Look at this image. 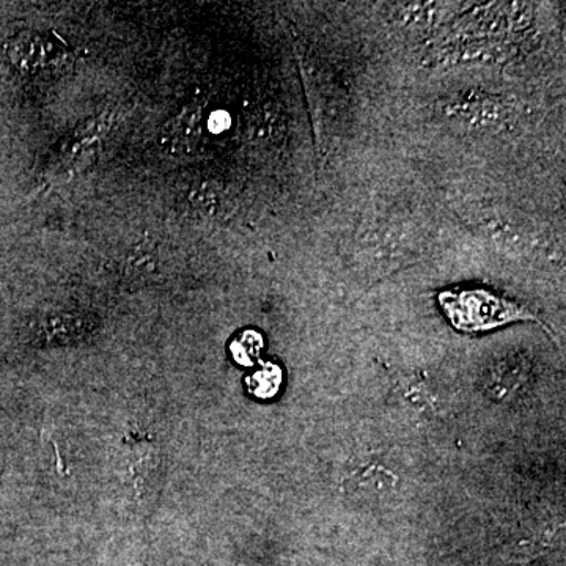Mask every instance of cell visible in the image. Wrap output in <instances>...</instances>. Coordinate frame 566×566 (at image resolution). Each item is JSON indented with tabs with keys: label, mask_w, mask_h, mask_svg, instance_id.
<instances>
[{
	"label": "cell",
	"mask_w": 566,
	"mask_h": 566,
	"mask_svg": "<svg viewBox=\"0 0 566 566\" xmlns=\"http://www.w3.org/2000/svg\"><path fill=\"white\" fill-rule=\"evenodd\" d=\"M438 300L450 324L461 333H486L513 322H536L523 305L486 290H447L439 293Z\"/></svg>",
	"instance_id": "cell-1"
},
{
	"label": "cell",
	"mask_w": 566,
	"mask_h": 566,
	"mask_svg": "<svg viewBox=\"0 0 566 566\" xmlns=\"http://www.w3.org/2000/svg\"><path fill=\"white\" fill-rule=\"evenodd\" d=\"M11 63L25 73L55 70L66 62L65 43L50 33L24 32L14 36L7 46Z\"/></svg>",
	"instance_id": "cell-2"
},
{
	"label": "cell",
	"mask_w": 566,
	"mask_h": 566,
	"mask_svg": "<svg viewBox=\"0 0 566 566\" xmlns=\"http://www.w3.org/2000/svg\"><path fill=\"white\" fill-rule=\"evenodd\" d=\"M196 117L180 114L167 123L161 136V147L169 155H182L186 148L191 147L196 137Z\"/></svg>",
	"instance_id": "cell-3"
}]
</instances>
